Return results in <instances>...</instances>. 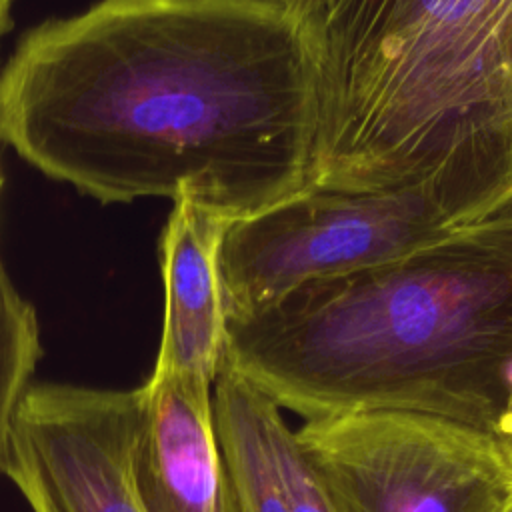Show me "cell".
I'll use <instances>...</instances> for the list:
<instances>
[{
  "label": "cell",
  "instance_id": "cell-3",
  "mask_svg": "<svg viewBox=\"0 0 512 512\" xmlns=\"http://www.w3.org/2000/svg\"><path fill=\"white\" fill-rule=\"evenodd\" d=\"M222 366L304 420L404 410L494 436L512 392V222L228 314Z\"/></svg>",
  "mask_w": 512,
  "mask_h": 512
},
{
  "label": "cell",
  "instance_id": "cell-9",
  "mask_svg": "<svg viewBox=\"0 0 512 512\" xmlns=\"http://www.w3.org/2000/svg\"><path fill=\"white\" fill-rule=\"evenodd\" d=\"M212 406L240 510L288 512L268 442V416L278 404L222 366L212 386Z\"/></svg>",
  "mask_w": 512,
  "mask_h": 512
},
{
  "label": "cell",
  "instance_id": "cell-10",
  "mask_svg": "<svg viewBox=\"0 0 512 512\" xmlns=\"http://www.w3.org/2000/svg\"><path fill=\"white\" fill-rule=\"evenodd\" d=\"M40 356L36 310L18 292L0 260V474H4L16 414L34 384Z\"/></svg>",
  "mask_w": 512,
  "mask_h": 512
},
{
  "label": "cell",
  "instance_id": "cell-8",
  "mask_svg": "<svg viewBox=\"0 0 512 512\" xmlns=\"http://www.w3.org/2000/svg\"><path fill=\"white\" fill-rule=\"evenodd\" d=\"M230 222L190 198L174 200L160 236L164 322L152 370L216 382L228 320L218 256Z\"/></svg>",
  "mask_w": 512,
  "mask_h": 512
},
{
  "label": "cell",
  "instance_id": "cell-1",
  "mask_svg": "<svg viewBox=\"0 0 512 512\" xmlns=\"http://www.w3.org/2000/svg\"><path fill=\"white\" fill-rule=\"evenodd\" d=\"M314 128L282 0H100L28 30L0 72V140L100 202L250 216L308 186Z\"/></svg>",
  "mask_w": 512,
  "mask_h": 512
},
{
  "label": "cell",
  "instance_id": "cell-5",
  "mask_svg": "<svg viewBox=\"0 0 512 512\" xmlns=\"http://www.w3.org/2000/svg\"><path fill=\"white\" fill-rule=\"evenodd\" d=\"M458 230L410 196L306 186L226 226L218 256L226 316L262 308L304 282L392 260Z\"/></svg>",
  "mask_w": 512,
  "mask_h": 512
},
{
  "label": "cell",
  "instance_id": "cell-14",
  "mask_svg": "<svg viewBox=\"0 0 512 512\" xmlns=\"http://www.w3.org/2000/svg\"><path fill=\"white\" fill-rule=\"evenodd\" d=\"M502 512H512V494H510V498L506 500V504H504V508H502Z\"/></svg>",
  "mask_w": 512,
  "mask_h": 512
},
{
  "label": "cell",
  "instance_id": "cell-6",
  "mask_svg": "<svg viewBox=\"0 0 512 512\" xmlns=\"http://www.w3.org/2000/svg\"><path fill=\"white\" fill-rule=\"evenodd\" d=\"M140 390L34 382L4 476L30 512H144L132 476Z\"/></svg>",
  "mask_w": 512,
  "mask_h": 512
},
{
  "label": "cell",
  "instance_id": "cell-4",
  "mask_svg": "<svg viewBox=\"0 0 512 512\" xmlns=\"http://www.w3.org/2000/svg\"><path fill=\"white\" fill-rule=\"evenodd\" d=\"M296 436L342 512H502L512 494L494 436L458 420L364 410L304 420Z\"/></svg>",
  "mask_w": 512,
  "mask_h": 512
},
{
  "label": "cell",
  "instance_id": "cell-12",
  "mask_svg": "<svg viewBox=\"0 0 512 512\" xmlns=\"http://www.w3.org/2000/svg\"><path fill=\"white\" fill-rule=\"evenodd\" d=\"M494 440L500 448V452L504 454L510 470H512V392H510V398H508V406L504 410V416L494 432Z\"/></svg>",
  "mask_w": 512,
  "mask_h": 512
},
{
  "label": "cell",
  "instance_id": "cell-15",
  "mask_svg": "<svg viewBox=\"0 0 512 512\" xmlns=\"http://www.w3.org/2000/svg\"><path fill=\"white\" fill-rule=\"evenodd\" d=\"M0 184H2V178H0Z\"/></svg>",
  "mask_w": 512,
  "mask_h": 512
},
{
  "label": "cell",
  "instance_id": "cell-13",
  "mask_svg": "<svg viewBox=\"0 0 512 512\" xmlns=\"http://www.w3.org/2000/svg\"><path fill=\"white\" fill-rule=\"evenodd\" d=\"M10 8H12V0H0V36L10 28Z\"/></svg>",
  "mask_w": 512,
  "mask_h": 512
},
{
  "label": "cell",
  "instance_id": "cell-2",
  "mask_svg": "<svg viewBox=\"0 0 512 512\" xmlns=\"http://www.w3.org/2000/svg\"><path fill=\"white\" fill-rule=\"evenodd\" d=\"M314 80L308 186L512 222V0H282Z\"/></svg>",
  "mask_w": 512,
  "mask_h": 512
},
{
  "label": "cell",
  "instance_id": "cell-7",
  "mask_svg": "<svg viewBox=\"0 0 512 512\" xmlns=\"http://www.w3.org/2000/svg\"><path fill=\"white\" fill-rule=\"evenodd\" d=\"M206 380L152 370L140 390L132 476L144 512H242Z\"/></svg>",
  "mask_w": 512,
  "mask_h": 512
},
{
  "label": "cell",
  "instance_id": "cell-11",
  "mask_svg": "<svg viewBox=\"0 0 512 512\" xmlns=\"http://www.w3.org/2000/svg\"><path fill=\"white\" fill-rule=\"evenodd\" d=\"M268 442L278 470L288 512H342L330 484L302 448L282 408L274 406L268 416Z\"/></svg>",
  "mask_w": 512,
  "mask_h": 512
}]
</instances>
